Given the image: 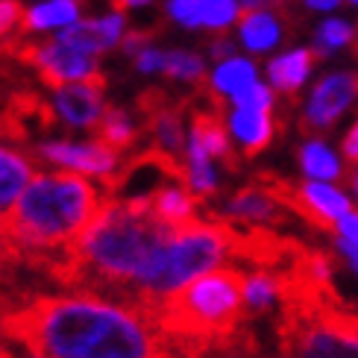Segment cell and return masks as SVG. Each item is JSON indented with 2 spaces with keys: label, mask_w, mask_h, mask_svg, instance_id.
<instances>
[{
  "label": "cell",
  "mask_w": 358,
  "mask_h": 358,
  "mask_svg": "<svg viewBox=\"0 0 358 358\" xmlns=\"http://www.w3.org/2000/svg\"><path fill=\"white\" fill-rule=\"evenodd\" d=\"M150 0H115V9H138V6H147Z\"/></svg>",
  "instance_id": "35"
},
{
  "label": "cell",
  "mask_w": 358,
  "mask_h": 358,
  "mask_svg": "<svg viewBox=\"0 0 358 358\" xmlns=\"http://www.w3.org/2000/svg\"><path fill=\"white\" fill-rule=\"evenodd\" d=\"M0 335L27 358H162L150 317L88 291L0 296Z\"/></svg>",
  "instance_id": "1"
},
{
  "label": "cell",
  "mask_w": 358,
  "mask_h": 358,
  "mask_svg": "<svg viewBox=\"0 0 358 358\" xmlns=\"http://www.w3.org/2000/svg\"><path fill=\"white\" fill-rule=\"evenodd\" d=\"M103 88L106 80H80V83H65L53 88V112L59 121L77 129H94L97 121L106 112V100H103Z\"/></svg>",
  "instance_id": "8"
},
{
  "label": "cell",
  "mask_w": 358,
  "mask_h": 358,
  "mask_svg": "<svg viewBox=\"0 0 358 358\" xmlns=\"http://www.w3.org/2000/svg\"><path fill=\"white\" fill-rule=\"evenodd\" d=\"M358 97V71H341L323 77L308 97L303 115V129H329Z\"/></svg>",
  "instance_id": "6"
},
{
  "label": "cell",
  "mask_w": 358,
  "mask_h": 358,
  "mask_svg": "<svg viewBox=\"0 0 358 358\" xmlns=\"http://www.w3.org/2000/svg\"><path fill=\"white\" fill-rule=\"evenodd\" d=\"M315 56L317 53L308 50V48L288 50V53L276 56L273 62L267 65V77H271L273 88H279V92H285V94H294L296 88L308 80L311 65H315Z\"/></svg>",
  "instance_id": "14"
},
{
  "label": "cell",
  "mask_w": 358,
  "mask_h": 358,
  "mask_svg": "<svg viewBox=\"0 0 358 358\" xmlns=\"http://www.w3.org/2000/svg\"><path fill=\"white\" fill-rule=\"evenodd\" d=\"M147 44H150V33H127L124 41H121V48H124V53L136 56L138 50L147 48Z\"/></svg>",
  "instance_id": "29"
},
{
  "label": "cell",
  "mask_w": 358,
  "mask_h": 358,
  "mask_svg": "<svg viewBox=\"0 0 358 358\" xmlns=\"http://www.w3.org/2000/svg\"><path fill=\"white\" fill-rule=\"evenodd\" d=\"M168 15L179 27H200V12H197V0H171Z\"/></svg>",
  "instance_id": "26"
},
{
  "label": "cell",
  "mask_w": 358,
  "mask_h": 358,
  "mask_svg": "<svg viewBox=\"0 0 358 358\" xmlns=\"http://www.w3.org/2000/svg\"><path fill=\"white\" fill-rule=\"evenodd\" d=\"M250 83H256V65H252L250 59L229 56V59H223V62H217V68L212 73V94L220 100L235 97Z\"/></svg>",
  "instance_id": "16"
},
{
  "label": "cell",
  "mask_w": 358,
  "mask_h": 358,
  "mask_svg": "<svg viewBox=\"0 0 358 358\" xmlns=\"http://www.w3.org/2000/svg\"><path fill=\"white\" fill-rule=\"evenodd\" d=\"M136 68H138L141 73H156V71H162V68H165V50L153 48V44H147L144 50L136 53Z\"/></svg>",
  "instance_id": "27"
},
{
  "label": "cell",
  "mask_w": 358,
  "mask_h": 358,
  "mask_svg": "<svg viewBox=\"0 0 358 358\" xmlns=\"http://www.w3.org/2000/svg\"><path fill=\"white\" fill-rule=\"evenodd\" d=\"M144 317L162 335V347L197 355L223 344L244 320V273L235 267H212L165 296H159Z\"/></svg>",
  "instance_id": "3"
},
{
  "label": "cell",
  "mask_w": 358,
  "mask_h": 358,
  "mask_svg": "<svg viewBox=\"0 0 358 358\" xmlns=\"http://www.w3.org/2000/svg\"><path fill=\"white\" fill-rule=\"evenodd\" d=\"M232 50H235V48H232V44H229L227 38H220V41H215V44H212V56L217 59V62H223V59H229V56H235Z\"/></svg>",
  "instance_id": "31"
},
{
  "label": "cell",
  "mask_w": 358,
  "mask_h": 358,
  "mask_svg": "<svg viewBox=\"0 0 358 358\" xmlns=\"http://www.w3.org/2000/svg\"><path fill=\"white\" fill-rule=\"evenodd\" d=\"M344 156L358 165V124L347 132V138H344Z\"/></svg>",
  "instance_id": "30"
},
{
  "label": "cell",
  "mask_w": 358,
  "mask_h": 358,
  "mask_svg": "<svg viewBox=\"0 0 358 358\" xmlns=\"http://www.w3.org/2000/svg\"><path fill=\"white\" fill-rule=\"evenodd\" d=\"M235 106H250V109H271L273 106V92L267 85H262L259 80L250 83L247 88H241L235 97H229Z\"/></svg>",
  "instance_id": "24"
},
{
  "label": "cell",
  "mask_w": 358,
  "mask_h": 358,
  "mask_svg": "<svg viewBox=\"0 0 358 358\" xmlns=\"http://www.w3.org/2000/svg\"><path fill=\"white\" fill-rule=\"evenodd\" d=\"M188 188L197 194V197H212L217 191V173L212 159H191L188 162Z\"/></svg>",
  "instance_id": "23"
},
{
  "label": "cell",
  "mask_w": 358,
  "mask_h": 358,
  "mask_svg": "<svg viewBox=\"0 0 358 358\" xmlns=\"http://www.w3.org/2000/svg\"><path fill=\"white\" fill-rule=\"evenodd\" d=\"M288 215H291L288 206L276 197L267 176L259 173L250 185L232 194L223 217L232 223H244V227H276V223H285Z\"/></svg>",
  "instance_id": "7"
},
{
  "label": "cell",
  "mask_w": 358,
  "mask_h": 358,
  "mask_svg": "<svg viewBox=\"0 0 358 358\" xmlns=\"http://www.w3.org/2000/svg\"><path fill=\"white\" fill-rule=\"evenodd\" d=\"M276 300V276L262 267H252L250 273H244V311L259 315Z\"/></svg>",
  "instance_id": "18"
},
{
  "label": "cell",
  "mask_w": 358,
  "mask_h": 358,
  "mask_svg": "<svg viewBox=\"0 0 358 358\" xmlns=\"http://www.w3.org/2000/svg\"><path fill=\"white\" fill-rule=\"evenodd\" d=\"M162 73H168L171 80H182V83H203L206 68H203V59H200L197 53L168 50V53H165V68H162Z\"/></svg>",
  "instance_id": "20"
},
{
  "label": "cell",
  "mask_w": 358,
  "mask_h": 358,
  "mask_svg": "<svg viewBox=\"0 0 358 358\" xmlns=\"http://www.w3.org/2000/svg\"><path fill=\"white\" fill-rule=\"evenodd\" d=\"M338 250H341V252H344V256L350 259V264L355 267V273H358V247H355V244H350V241H344V238H341Z\"/></svg>",
  "instance_id": "32"
},
{
  "label": "cell",
  "mask_w": 358,
  "mask_h": 358,
  "mask_svg": "<svg viewBox=\"0 0 358 358\" xmlns=\"http://www.w3.org/2000/svg\"><path fill=\"white\" fill-rule=\"evenodd\" d=\"M344 241H350V244H355L358 247V215H352V212H347L344 217L338 220V229H335Z\"/></svg>",
  "instance_id": "28"
},
{
  "label": "cell",
  "mask_w": 358,
  "mask_h": 358,
  "mask_svg": "<svg viewBox=\"0 0 358 358\" xmlns=\"http://www.w3.org/2000/svg\"><path fill=\"white\" fill-rule=\"evenodd\" d=\"M232 136L241 141L247 156L262 153L273 138V124H271V109H250V106H235L229 115Z\"/></svg>",
  "instance_id": "11"
},
{
  "label": "cell",
  "mask_w": 358,
  "mask_h": 358,
  "mask_svg": "<svg viewBox=\"0 0 358 358\" xmlns=\"http://www.w3.org/2000/svg\"><path fill=\"white\" fill-rule=\"evenodd\" d=\"M36 176L33 159L12 150V147L0 144V212L18 200V194L29 185V179Z\"/></svg>",
  "instance_id": "13"
},
{
  "label": "cell",
  "mask_w": 358,
  "mask_h": 358,
  "mask_svg": "<svg viewBox=\"0 0 358 358\" xmlns=\"http://www.w3.org/2000/svg\"><path fill=\"white\" fill-rule=\"evenodd\" d=\"M80 0H38L24 9L21 33H59L62 27L80 21Z\"/></svg>",
  "instance_id": "12"
},
{
  "label": "cell",
  "mask_w": 358,
  "mask_h": 358,
  "mask_svg": "<svg viewBox=\"0 0 358 358\" xmlns=\"http://www.w3.org/2000/svg\"><path fill=\"white\" fill-rule=\"evenodd\" d=\"M241 3L238 0H197V12H200V27L208 29H227L235 18Z\"/></svg>",
  "instance_id": "22"
},
{
  "label": "cell",
  "mask_w": 358,
  "mask_h": 358,
  "mask_svg": "<svg viewBox=\"0 0 358 358\" xmlns=\"http://www.w3.org/2000/svg\"><path fill=\"white\" fill-rule=\"evenodd\" d=\"M97 141H103V144H109L112 150H129L132 144H136V138H138V127L132 124V117L124 112V109H106L103 112V117L97 121Z\"/></svg>",
  "instance_id": "17"
},
{
  "label": "cell",
  "mask_w": 358,
  "mask_h": 358,
  "mask_svg": "<svg viewBox=\"0 0 358 358\" xmlns=\"http://www.w3.org/2000/svg\"><path fill=\"white\" fill-rule=\"evenodd\" d=\"M350 3H355V6H358V0H350Z\"/></svg>",
  "instance_id": "40"
},
{
  "label": "cell",
  "mask_w": 358,
  "mask_h": 358,
  "mask_svg": "<svg viewBox=\"0 0 358 358\" xmlns=\"http://www.w3.org/2000/svg\"><path fill=\"white\" fill-rule=\"evenodd\" d=\"M138 112L144 117V127L150 132L153 147L165 150L171 156H179L185 150V132H182V106L173 103L165 92L150 88L138 97Z\"/></svg>",
  "instance_id": "9"
},
{
  "label": "cell",
  "mask_w": 358,
  "mask_h": 358,
  "mask_svg": "<svg viewBox=\"0 0 358 358\" xmlns=\"http://www.w3.org/2000/svg\"><path fill=\"white\" fill-rule=\"evenodd\" d=\"M238 3L244 6V12H250V9H267V6H276L279 0H238Z\"/></svg>",
  "instance_id": "33"
},
{
  "label": "cell",
  "mask_w": 358,
  "mask_h": 358,
  "mask_svg": "<svg viewBox=\"0 0 358 358\" xmlns=\"http://www.w3.org/2000/svg\"><path fill=\"white\" fill-rule=\"evenodd\" d=\"M0 358H15V355H12V352H9L3 344H0Z\"/></svg>",
  "instance_id": "39"
},
{
  "label": "cell",
  "mask_w": 358,
  "mask_h": 358,
  "mask_svg": "<svg viewBox=\"0 0 358 358\" xmlns=\"http://www.w3.org/2000/svg\"><path fill=\"white\" fill-rule=\"evenodd\" d=\"M308 3V9H320V12H329V9H335L341 0H306Z\"/></svg>",
  "instance_id": "34"
},
{
  "label": "cell",
  "mask_w": 358,
  "mask_h": 358,
  "mask_svg": "<svg viewBox=\"0 0 358 358\" xmlns=\"http://www.w3.org/2000/svg\"><path fill=\"white\" fill-rule=\"evenodd\" d=\"M18 59H24L27 65H33L38 71V77L50 88L103 77L94 53H85L62 38H50L41 44H24V48H18Z\"/></svg>",
  "instance_id": "4"
},
{
  "label": "cell",
  "mask_w": 358,
  "mask_h": 358,
  "mask_svg": "<svg viewBox=\"0 0 358 358\" xmlns=\"http://www.w3.org/2000/svg\"><path fill=\"white\" fill-rule=\"evenodd\" d=\"M6 244H9V238H6V227H3V217H0V256L6 259Z\"/></svg>",
  "instance_id": "36"
},
{
  "label": "cell",
  "mask_w": 358,
  "mask_h": 358,
  "mask_svg": "<svg viewBox=\"0 0 358 358\" xmlns=\"http://www.w3.org/2000/svg\"><path fill=\"white\" fill-rule=\"evenodd\" d=\"M24 21V6L18 0H0V48L12 38V33L21 29Z\"/></svg>",
  "instance_id": "25"
},
{
  "label": "cell",
  "mask_w": 358,
  "mask_h": 358,
  "mask_svg": "<svg viewBox=\"0 0 358 358\" xmlns=\"http://www.w3.org/2000/svg\"><path fill=\"white\" fill-rule=\"evenodd\" d=\"M9 267H12V264H9V262H6L3 256H0V279H3V273L9 271Z\"/></svg>",
  "instance_id": "37"
},
{
  "label": "cell",
  "mask_w": 358,
  "mask_h": 358,
  "mask_svg": "<svg viewBox=\"0 0 358 358\" xmlns=\"http://www.w3.org/2000/svg\"><path fill=\"white\" fill-rule=\"evenodd\" d=\"M300 165L311 179H338L341 162L323 141H308L300 150Z\"/></svg>",
  "instance_id": "19"
},
{
  "label": "cell",
  "mask_w": 358,
  "mask_h": 358,
  "mask_svg": "<svg viewBox=\"0 0 358 358\" xmlns=\"http://www.w3.org/2000/svg\"><path fill=\"white\" fill-rule=\"evenodd\" d=\"M282 38V24L273 12L267 9H250L241 18V41L250 53H267L273 50Z\"/></svg>",
  "instance_id": "15"
},
{
  "label": "cell",
  "mask_w": 358,
  "mask_h": 358,
  "mask_svg": "<svg viewBox=\"0 0 358 358\" xmlns=\"http://www.w3.org/2000/svg\"><path fill=\"white\" fill-rule=\"evenodd\" d=\"M106 197L83 173H36L6 215V262L53 273L68 247L85 232Z\"/></svg>",
  "instance_id": "2"
},
{
  "label": "cell",
  "mask_w": 358,
  "mask_h": 358,
  "mask_svg": "<svg viewBox=\"0 0 358 358\" xmlns=\"http://www.w3.org/2000/svg\"><path fill=\"white\" fill-rule=\"evenodd\" d=\"M350 41H352V27L341 18H329V21H323L315 33V53L329 56L341 48H347Z\"/></svg>",
  "instance_id": "21"
},
{
  "label": "cell",
  "mask_w": 358,
  "mask_h": 358,
  "mask_svg": "<svg viewBox=\"0 0 358 358\" xmlns=\"http://www.w3.org/2000/svg\"><path fill=\"white\" fill-rule=\"evenodd\" d=\"M36 156L59 165L65 171L83 173V176H97L106 179L117 171V150H112L103 141H44L36 147Z\"/></svg>",
  "instance_id": "5"
},
{
  "label": "cell",
  "mask_w": 358,
  "mask_h": 358,
  "mask_svg": "<svg viewBox=\"0 0 358 358\" xmlns=\"http://www.w3.org/2000/svg\"><path fill=\"white\" fill-rule=\"evenodd\" d=\"M350 182H352V188H355V194H358V168L352 171V176H350Z\"/></svg>",
  "instance_id": "38"
},
{
  "label": "cell",
  "mask_w": 358,
  "mask_h": 358,
  "mask_svg": "<svg viewBox=\"0 0 358 358\" xmlns=\"http://www.w3.org/2000/svg\"><path fill=\"white\" fill-rule=\"evenodd\" d=\"M223 100L215 97V106L212 109H197L191 115V138H188V162L191 159H223L227 165L235 171V156H232V147H229V136L223 129Z\"/></svg>",
  "instance_id": "10"
}]
</instances>
